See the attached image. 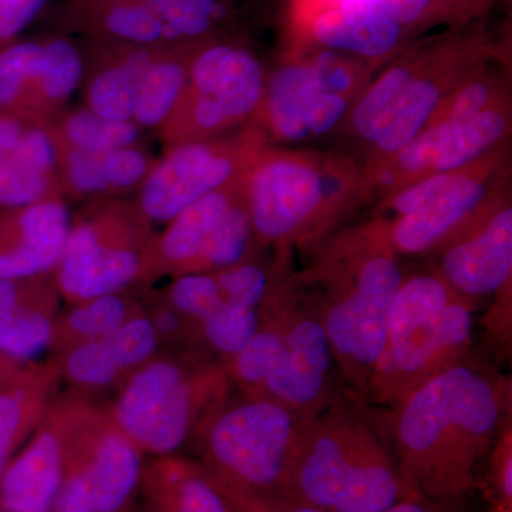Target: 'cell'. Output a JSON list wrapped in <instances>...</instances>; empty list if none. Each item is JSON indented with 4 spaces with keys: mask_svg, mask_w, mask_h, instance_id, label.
<instances>
[{
    "mask_svg": "<svg viewBox=\"0 0 512 512\" xmlns=\"http://www.w3.org/2000/svg\"><path fill=\"white\" fill-rule=\"evenodd\" d=\"M504 416L503 384L470 356L407 394L392 407L390 446L409 494H470Z\"/></svg>",
    "mask_w": 512,
    "mask_h": 512,
    "instance_id": "cell-1",
    "label": "cell"
},
{
    "mask_svg": "<svg viewBox=\"0 0 512 512\" xmlns=\"http://www.w3.org/2000/svg\"><path fill=\"white\" fill-rule=\"evenodd\" d=\"M403 278L400 255L379 217L330 237L313 264L293 276L318 313L339 372L363 402L383 352L390 306Z\"/></svg>",
    "mask_w": 512,
    "mask_h": 512,
    "instance_id": "cell-2",
    "label": "cell"
},
{
    "mask_svg": "<svg viewBox=\"0 0 512 512\" xmlns=\"http://www.w3.org/2000/svg\"><path fill=\"white\" fill-rule=\"evenodd\" d=\"M245 188L255 235L285 248L316 244L370 200L356 158L289 147L266 146L249 168Z\"/></svg>",
    "mask_w": 512,
    "mask_h": 512,
    "instance_id": "cell-3",
    "label": "cell"
},
{
    "mask_svg": "<svg viewBox=\"0 0 512 512\" xmlns=\"http://www.w3.org/2000/svg\"><path fill=\"white\" fill-rule=\"evenodd\" d=\"M291 493L322 512H377L413 498L392 446L340 397L306 423L293 461Z\"/></svg>",
    "mask_w": 512,
    "mask_h": 512,
    "instance_id": "cell-4",
    "label": "cell"
},
{
    "mask_svg": "<svg viewBox=\"0 0 512 512\" xmlns=\"http://www.w3.org/2000/svg\"><path fill=\"white\" fill-rule=\"evenodd\" d=\"M474 305L436 271L404 275L366 402L392 409L430 377L470 356Z\"/></svg>",
    "mask_w": 512,
    "mask_h": 512,
    "instance_id": "cell-5",
    "label": "cell"
},
{
    "mask_svg": "<svg viewBox=\"0 0 512 512\" xmlns=\"http://www.w3.org/2000/svg\"><path fill=\"white\" fill-rule=\"evenodd\" d=\"M375 70L329 50H302L266 77L256 116L268 140L299 144L335 133Z\"/></svg>",
    "mask_w": 512,
    "mask_h": 512,
    "instance_id": "cell-6",
    "label": "cell"
},
{
    "mask_svg": "<svg viewBox=\"0 0 512 512\" xmlns=\"http://www.w3.org/2000/svg\"><path fill=\"white\" fill-rule=\"evenodd\" d=\"M309 419L264 396L232 407L212 424L208 474L232 490L292 495L293 461Z\"/></svg>",
    "mask_w": 512,
    "mask_h": 512,
    "instance_id": "cell-7",
    "label": "cell"
},
{
    "mask_svg": "<svg viewBox=\"0 0 512 512\" xmlns=\"http://www.w3.org/2000/svg\"><path fill=\"white\" fill-rule=\"evenodd\" d=\"M266 74L258 57L234 43H210L190 59L188 82L178 106L185 138L207 140L255 119L264 100Z\"/></svg>",
    "mask_w": 512,
    "mask_h": 512,
    "instance_id": "cell-8",
    "label": "cell"
},
{
    "mask_svg": "<svg viewBox=\"0 0 512 512\" xmlns=\"http://www.w3.org/2000/svg\"><path fill=\"white\" fill-rule=\"evenodd\" d=\"M259 126L239 137L188 141L173 148L147 174L141 207L154 221H171L192 202L247 177L249 168L266 147Z\"/></svg>",
    "mask_w": 512,
    "mask_h": 512,
    "instance_id": "cell-9",
    "label": "cell"
},
{
    "mask_svg": "<svg viewBox=\"0 0 512 512\" xmlns=\"http://www.w3.org/2000/svg\"><path fill=\"white\" fill-rule=\"evenodd\" d=\"M511 101L473 119L429 126L399 153L363 165L370 198H383L426 175L463 170L507 146L511 136Z\"/></svg>",
    "mask_w": 512,
    "mask_h": 512,
    "instance_id": "cell-10",
    "label": "cell"
},
{
    "mask_svg": "<svg viewBox=\"0 0 512 512\" xmlns=\"http://www.w3.org/2000/svg\"><path fill=\"white\" fill-rule=\"evenodd\" d=\"M510 157L498 148L471 167L467 177L420 210L386 222L400 256L434 255L451 239L510 197Z\"/></svg>",
    "mask_w": 512,
    "mask_h": 512,
    "instance_id": "cell-11",
    "label": "cell"
},
{
    "mask_svg": "<svg viewBox=\"0 0 512 512\" xmlns=\"http://www.w3.org/2000/svg\"><path fill=\"white\" fill-rule=\"evenodd\" d=\"M286 288L284 348L261 396L313 417L339 399L333 389V372L338 366L318 313L293 278L288 279Z\"/></svg>",
    "mask_w": 512,
    "mask_h": 512,
    "instance_id": "cell-12",
    "label": "cell"
},
{
    "mask_svg": "<svg viewBox=\"0 0 512 512\" xmlns=\"http://www.w3.org/2000/svg\"><path fill=\"white\" fill-rule=\"evenodd\" d=\"M491 57H494V52L483 36L451 33L429 39V55L423 69L410 84L392 123L370 148L362 164L380 163L412 143L441 101Z\"/></svg>",
    "mask_w": 512,
    "mask_h": 512,
    "instance_id": "cell-13",
    "label": "cell"
},
{
    "mask_svg": "<svg viewBox=\"0 0 512 512\" xmlns=\"http://www.w3.org/2000/svg\"><path fill=\"white\" fill-rule=\"evenodd\" d=\"M437 272L471 305L510 289L512 207L510 197L451 239L439 252Z\"/></svg>",
    "mask_w": 512,
    "mask_h": 512,
    "instance_id": "cell-14",
    "label": "cell"
},
{
    "mask_svg": "<svg viewBox=\"0 0 512 512\" xmlns=\"http://www.w3.org/2000/svg\"><path fill=\"white\" fill-rule=\"evenodd\" d=\"M121 427L140 446L171 453L191 426V390L177 366L157 362L138 372L117 406Z\"/></svg>",
    "mask_w": 512,
    "mask_h": 512,
    "instance_id": "cell-15",
    "label": "cell"
},
{
    "mask_svg": "<svg viewBox=\"0 0 512 512\" xmlns=\"http://www.w3.org/2000/svg\"><path fill=\"white\" fill-rule=\"evenodd\" d=\"M302 50H329L352 57L373 70L403 53L416 35L377 2L319 10L303 19Z\"/></svg>",
    "mask_w": 512,
    "mask_h": 512,
    "instance_id": "cell-16",
    "label": "cell"
},
{
    "mask_svg": "<svg viewBox=\"0 0 512 512\" xmlns=\"http://www.w3.org/2000/svg\"><path fill=\"white\" fill-rule=\"evenodd\" d=\"M141 458L121 436L100 441L86 466L64 478L55 512H119L140 484Z\"/></svg>",
    "mask_w": 512,
    "mask_h": 512,
    "instance_id": "cell-17",
    "label": "cell"
},
{
    "mask_svg": "<svg viewBox=\"0 0 512 512\" xmlns=\"http://www.w3.org/2000/svg\"><path fill=\"white\" fill-rule=\"evenodd\" d=\"M140 258L128 249L101 245L96 229L74 228L60 259V285L70 296L96 299L113 295L136 278Z\"/></svg>",
    "mask_w": 512,
    "mask_h": 512,
    "instance_id": "cell-18",
    "label": "cell"
},
{
    "mask_svg": "<svg viewBox=\"0 0 512 512\" xmlns=\"http://www.w3.org/2000/svg\"><path fill=\"white\" fill-rule=\"evenodd\" d=\"M429 55V40L413 43L396 59L373 77L357 97L343 128L357 143L367 148L375 146L390 126L410 84L423 69Z\"/></svg>",
    "mask_w": 512,
    "mask_h": 512,
    "instance_id": "cell-19",
    "label": "cell"
},
{
    "mask_svg": "<svg viewBox=\"0 0 512 512\" xmlns=\"http://www.w3.org/2000/svg\"><path fill=\"white\" fill-rule=\"evenodd\" d=\"M62 444L43 433L0 477V508L6 512H52L64 483Z\"/></svg>",
    "mask_w": 512,
    "mask_h": 512,
    "instance_id": "cell-20",
    "label": "cell"
},
{
    "mask_svg": "<svg viewBox=\"0 0 512 512\" xmlns=\"http://www.w3.org/2000/svg\"><path fill=\"white\" fill-rule=\"evenodd\" d=\"M247 177L204 195L171 220L161 251L174 264H194L229 208L245 192Z\"/></svg>",
    "mask_w": 512,
    "mask_h": 512,
    "instance_id": "cell-21",
    "label": "cell"
},
{
    "mask_svg": "<svg viewBox=\"0 0 512 512\" xmlns=\"http://www.w3.org/2000/svg\"><path fill=\"white\" fill-rule=\"evenodd\" d=\"M154 56L140 49L94 77L89 89L90 111L104 119L133 121L141 80Z\"/></svg>",
    "mask_w": 512,
    "mask_h": 512,
    "instance_id": "cell-22",
    "label": "cell"
},
{
    "mask_svg": "<svg viewBox=\"0 0 512 512\" xmlns=\"http://www.w3.org/2000/svg\"><path fill=\"white\" fill-rule=\"evenodd\" d=\"M191 59V57H190ZM190 60L156 59L148 66L140 84L133 121L138 127L160 126L174 114L188 82Z\"/></svg>",
    "mask_w": 512,
    "mask_h": 512,
    "instance_id": "cell-23",
    "label": "cell"
},
{
    "mask_svg": "<svg viewBox=\"0 0 512 512\" xmlns=\"http://www.w3.org/2000/svg\"><path fill=\"white\" fill-rule=\"evenodd\" d=\"M288 288L286 284L275 295V312L268 322H259L254 338L235 355V372L241 382L261 390L271 375L284 348Z\"/></svg>",
    "mask_w": 512,
    "mask_h": 512,
    "instance_id": "cell-24",
    "label": "cell"
},
{
    "mask_svg": "<svg viewBox=\"0 0 512 512\" xmlns=\"http://www.w3.org/2000/svg\"><path fill=\"white\" fill-rule=\"evenodd\" d=\"M163 22L168 42L197 43L228 18L227 0H147Z\"/></svg>",
    "mask_w": 512,
    "mask_h": 512,
    "instance_id": "cell-25",
    "label": "cell"
},
{
    "mask_svg": "<svg viewBox=\"0 0 512 512\" xmlns=\"http://www.w3.org/2000/svg\"><path fill=\"white\" fill-rule=\"evenodd\" d=\"M252 234L255 232L249 215L245 188L244 195L232 204L212 231L195 266L200 269L224 271L232 266L244 264Z\"/></svg>",
    "mask_w": 512,
    "mask_h": 512,
    "instance_id": "cell-26",
    "label": "cell"
},
{
    "mask_svg": "<svg viewBox=\"0 0 512 512\" xmlns=\"http://www.w3.org/2000/svg\"><path fill=\"white\" fill-rule=\"evenodd\" d=\"M414 35L436 26H460L477 18L491 0H376Z\"/></svg>",
    "mask_w": 512,
    "mask_h": 512,
    "instance_id": "cell-27",
    "label": "cell"
},
{
    "mask_svg": "<svg viewBox=\"0 0 512 512\" xmlns=\"http://www.w3.org/2000/svg\"><path fill=\"white\" fill-rule=\"evenodd\" d=\"M63 134L70 148L104 153L133 146L140 136V127L134 121L104 119L99 114L86 110L77 111L67 117Z\"/></svg>",
    "mask_w": 512,
    "mask_h": 512,
    "instance_id": "cell-28",
    "label": "cell"
},
{
    "mask_svg": "<svg viewBox=\"0 0 512 512\" xmlns=\"http://www.w3.org/2000/svg\"><path fill=\"white\" fill-rule=\"evenodd\" d=\"M83 76V60L72 43L53 39L40 43L35 83L45 99L64 101L72 96Z\"/></svg>",
    "mask_w": 512,
    "mask_h": 512,
    "instance_id": "cell-29",
    "label": "cell"
},
{
    "mask_svg": "<svg viewBox=\"0 0 512 512\" xmlns=\"http://www.w3.org/2000/svg\"><path fill=\"white\" fill-rule=\"evenodd\" d=\"M52 339V323L39 312L0 305V353L15 359H33Z\"/></svg>",
    "mask_w": 512,
    "mask_h": 512,
    "instance_id": "cell-30",
    "label": "cell"
},
{
    "mask_svg": "<svg viewBox=\"0 0 512 512\" xmlns=\"http://www.w3.org/2000/svg\"><path fill=\"white\" fill-rule=\"evenodd\" d=\"M107 33L136 45L168 42L163 22L147 0H113L103 13Z\"/></svg>",
    "mask_w": 512,
    "mask_h": 512,
    "instance_id": "cell-31",
    "label": "cell"
},
{
    "mask_svg": "<svg viewBox=\"0 0 512 512\" xmlns=\"http://www.w3.org/2000/svg\"><path fill=\"white\" fill-rule=\"evenodd\" d=\"M158 512H229L227 498L210 474L183 471L168 480Z\"/></svg>",
    "mask_w": 512,
    "mask_h": 512,
    "instance_id": "cell-32",
    "label": "cell"
},
{
    "mask_svg": "<svg viewBox=\"0 0 512 512\" xmlns=\"http://www.w3.org/2000/svg\"><path fill=\"white\" fill-rule=\"evenodd\" d=\"M259 322L258 309L225 301L202 320V325L208 342L218 352L235 356L254 338Z\"/></svg>",
    "mask_w": 512,
    "mask_h": 512,
    "instance_id": "cell-33",
    "label": "cell"
},
{
    "mask_svg": "<svg viewBox=\"0 0 512 512\" xmlns=\"http://www.w3.org/2000/svg\"><path fill=\"white\" fill-rule=\"evenodd\" d=\"M52 184V174L39 170L16 156L0 161V205L29 207L46 197Z\"/></svg>",
    "mask_w": 512,
    "mask_h": 512,
    "instance_id": "cell-34",
    "label": "cell"
},
{
    "mask_svg": "<svg viewBox=\"0 0 512 512\" xmlns=\"http://www.w3.org/2000/svg\"><path fill=\"white\" fill-rule=\"evenodd\" d=\"M18 224L20 237L25 241L62 251L72 232L69 211L62 202L57 201L42 200L29 205L20 214Z\"/></svg>",
    "mask_w": 512,
    "mask_h": 512,
    "instance_id": "cell-35",
    "label": "cell"
},
{
    "mask_svg": "<svg viewBox=\"0 0 512 512\" xmlns=\"http://www.w3.org/2000/svg\"><path fill=\"white\" fill-rule=\"evenodd\" d=\"M39 56L37 42L16 43L0 52V107L15 103L25 87L35 82Z\"/></svg>",
    "mask_w": 512,
    "mask_h": 512,
    "instance_id": "cell-36",
    "label": "cell"
},
{
    "mask_svg": "<svg viewBox=\"0 0 512 512\" xmlns=\"http://www.w3.org/2000/svg\"><path fill=\"white\" fill-rule=\"evenodd\" d=\"M117 367L138 365L153 355L156 329L147 319L124 322L119 329L101 338Z\"/></svg>",
    "mask_w": 512,
    "mask_h": 512,
    "instance_id": "cell-37",
    "label": "cell"
},
{
    "mask_svg": "<svg viewBox=\"0 0 512 512\" xmlns=\"http://www.w3.org/2000/svg\"><path fill=\"white\" fill-rule=\"evenodd\" d=\"M218 272V284L228 302L258 309L271 295V276L262 266L244 262Z\"/></svg>",
    "mask_w": 512,
    "mask_h": 512,
    "instance_id": "cell-38",
    "label": "cell"
},
{
    "mask_svg": "<svg viewBox=\"0 0 512 512\" xmlns=\"http://www.w3.org/2000/svg\"><path fill=\"white\" fill-rule=\"evenodd\" d=\"M171 301L178 311L204 320L227 299L218 284L217 275L188 274L175 282Z\"/></svg>",
    "mask_w": 512,
    "mask_h": 512,
    "instance_id": "cell-39",
    "label": "cell"
},
{
    "mask_svg": "<svg viewBox=\"0 0 512 512\" xmlns=\"http://www.w3.org/2000/svg\"><path fill=\"white\" fill-rule=\"evenodd\" d=\"M126 318V305L114 295L100 296L90 305L70 313L69 323L76 332L89 338H104L119 329Z\"/></svg>",
    "mask_w": 512,
    "mask_h": 512,
    "instance_id": "cell-40",
    "label": "cell"
},
{
    "mask_svg": "<svg viewBox=\"0 0 512 512\" xmlns=\"http://www.w3.org/2000/svg\"><path fill=\"white\" fill-rule=\"evenodd\" d=\"M63 251L20 239L15 248L0 254V278H29L59 264Z\"/></svg>",
    "mask_w": 512,
    "mask_h": 512,
    "instance_id": "cell-41",
    "label": "cell"
},
{
    "mask_svg": "<svg viewBox=\"0 0 512 512\" xmlns=\"http://www.w3.org/2000/svg\"><path fill=\"white\" fill-rule=\"evenodd\" d=\"M67 370L77 382L104 386L113 382L119 372L103 340H90L74 350L67 360Z\"/></svg>",
    "mask_w": 512,
    "mask_h": 512,
    "instance_id": "cell-42",
    "label": "cell"
},
{
    "mask_svg": "<svg viewBox=\"0 0 512 512\" xmlns=\"http://www.w3.org/2000/svg\"><path fill=\"white\" fill-rule=\"evenodd\" d=\"M101 168L109 191L133 187L150 173L148 158L133 146L101 153Z\"/></svg>",
    "mask_w": 512,
    "mask_h": 512,
    "instance_id": "cell-43",
    "label": "cell"
},
{
    "mask_svg": "<svg viewBox=\"0 0 512 512\" xmlns=\"http://www.w3.org/2000/svg\"><path fill=\"white\" fill-rule=\"evenodd\" d=\"M218 487L227 498L229 512H322L293 495L245 493L221 484Z\"/></svg>",
    "mask_w": 512,
    "mask_h": 512,
    "instance_id": "cell-44",
    "label": "cell"
},
{
    "mask_svg": "<svg viewBox=\"0 0 512 512\" xmlns=\"http://www.w3.org/2000/svg\"><path fill=\"white\" fill-rule=\"evenodd\" d=\"M67 181L82 194L109 191L101 168V153L70 148L66 156Z\"/></svg>",
    "mask_w": 512,
    "mask_h": 512,
    "instance_id": "cell-45",
    "label": "cell"
},
{
    "mask_svg": "<svg viewBox=\"0 0 512 512\" xmlns=\"http://www.w3.org/2000/svg\"><path fill=\"white\" fill-rule=\"evenodd\" d=\"M22 423V396L18 392H0V477L12 461Z\"/></svg>",
    "mask_w": 512,
    "mask_h": 512,
    "instance_id": "cell-46",
    "label": "cell"
},
{
    "mask_svg": "<svg viewBox=\"0 0 512 512\" xmlns=\"http://www.w3.org/2000/svg\"><path fill=\"white\" fill-rule=\"evenodd\" d=\"M47 0H0V43L9 42L28 28Z\"/></svg>",
    "mask_w": 512,
    "mask_h": 512,
    "instance_id": "cell-47",
    "label": "cell"
},
{
    "mask_svg": "<svg viewBox=\"0 0 512 512\" xmlns=\"http://www.w3.org/2000/svg\"><path fill=\"white\" fill-rule=\"evenodd\" d=\"M493 471L494 494L500 500L503 511H510L512 504V453L511 446H503L497 451Z\"/></svg>",
    "mask_w": 512,
    "mask_h": 512,
    "instance_id": "cell-48",
    "label": "cell"
},
{
    "mask_svg": "<svg viewBox=\"0 0 512 512\" xmlns=\"http://www.w3.org/2000/svg\"><path fill=\"white\" fill-rule=\"evenodd\" d=\"M377 512H466L461 507V498H404Z\"/></svg>",
    "mask_w": 512,
    "mask_h": 512,
    "instance_id": "cell-49",
    "label": "cell"
},
{
    "mask_svg": "<svg viewBox=\"0 0 512 512\" xmlns=\"http://www.w3.org/2000/svg\"><path fill=\"white\" fill-rule=\"evenodd\" d=\"M25 130L22 123L13 117H0V161L16 150Z\"/></svg>",
    "mask_w": 512,
    "mask_h": 512,
    "instance_id": "cell-50",
    "label": "cell"
},
{
    "mask_svg": "<svg viewBox=\"0 0 512 512\" xmlns=\"http://www.w3.org/2000/svg\"><path fill=\"white\" fill-rule=\"evenodd\" d=\"M363 2H376V0H305V10H302V20L313 15V13L319 12V10H325L329 8H336V6L353 5V3Z\"/></svg>",
    "mask_w": 512,
    "mask_h": 512,
    "instance_id": "cell-51",
    "label": "cell"
},
{
    "mask_svg": "<svg viewBox=\"0 0 512 512\" xmlns=\"http://www.w3.org/2000/svg\"><path fill=\"white\" fill-rule=\"evenodd\" d=\"M18 296L19 292L15 282L10 281V279L0 278V305H19Z\"/></svg>",
    "mask_w": 512,
    "mask_h": 512,
    "instance_id": "cell-52",
    "label": "cell"
},
{
    "mask_svg": "<svg viewBox=\"0 0 512 512\" xmlns=\"http://www.w3.org/2000/svg\"><path fill=\"white\" fill-rule=\"evenodd\" d=\"M178 320L177 316L171 312H163L157 319L158 329L163 330L165 333L174 332L177 329Z\"/></svg>",
    "mask_w": 512,
    "mask_h": 512,
    "instance_id": "cell-53",
    "label": "cell"
},
{
    "mask_svg": "<svg viewBox=\"0 0 512 512\" xmlns=\"http://www.w3.org/2000/svg\"><path fill=\"white\" fill-rule=\"evenodd\" d=\"M0 512H6V511H3L2 508H0Z\"/></svg>",
    "mask_w": 512,
    "mask_h": 512,
    "instance_id": "cell-54",
    "label": "cell"
},
{
    "mask_svg": "<svg viewBox=\"0 0 512 512\" xmlns=\"http://www.w3.org/2000/svg\"><path fill=\"white\" fill-rule=\"evenodd\" d=\"M503 512H505V511H503Z\"/></svg>",
    "mask_w": 512,
    "mask_h": 512,
    "instance_id": "cell-55",
    "label": "cell"
}]
</instances>
